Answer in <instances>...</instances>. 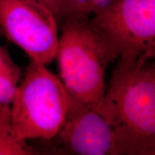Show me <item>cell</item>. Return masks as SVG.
I'll use <instances>...</instances> for the list:
<instances>
[{"label":"cell","mask_w":155,"mask_h":155,"mask_svg":"<svg viewBox=\"0 0 155 155\" xmlns=\"http://www.w3.org/2000/svg\"><path fill=\"white\" fill-rule=\"evenodd\" d=\"M0 30L30 60L51 63L57 53L58 18L37 0H0Z\"/></svg>","instance_id":"5"},{"label":"cell","mask_w":155,"mask_h":155,"mask_svg":"<svg viewBox=\"0 0 155 155\" xmlns=\"http://www.w3.org/2000/svg\"><path fill=\"white\" fill-rule=\"evenodd\" d=\"M115 0H63L58 19L81 18L99 12Z\"/></svg>","instance_id":"9"},{"label":"cell","mask_w":155,"mask_h":155,"mask_svg":"<svg viewBox=\"0 0 155 155\" xmlns=\"http://www.w3.org/2000/svg\"><path fill=\"white\" fill-rule=\"evenodd\" d=\"M2 35H3L2 34V31H1V30H0V37L2 36Z\"/></svg>","instance_id":"11"},{"label":"cell","mask_w":155,"mask_h":155,"mask_svg":"<svg viewBox=\"0 0 155 155\" xmlns=\"http://www.w3.org/2000/svg\"><path fill=\"white\" fill-rule=\"evenodd\" d=\"M26 141L17 139L13 129L10 106H0V155L33 154Z\"/></svg>","instance_id":"8"},{"label":"cell","mask_w":155,"mask_h":155,"mask_svg":"<svg viewBox=\"0 0 155 155\" xmlns=\"http://www.w3.org/2000/svg\"><path fill=\"white\" fill-rule=\"evenodd\" d=\"M58 142L78 155H120L115 134L98 111L69 94Z\"/></svg>","instance_id":"6"},{"label":"cell","mask_w":155,"mask_h":155,"mask_svg":"<svg viewBox=\"0 0 155 155\" xmlns=\"http://www.w3.org/2000/svg\"><path fill=\"white\" fill-rule=\"evenodd\" d=\"M89 18L63 19L55 58L68 93L96 110L106 91V68L116 58Z\"/></svg>","instance_id":"2"},{"label":"cell","mask_w":155,"mask_h":155,"mask_svg":"<svg viewBox=\"0 0 155 155\" xmlns=\"http://www.w3.org/2000/svg\"><path fill=\"white\" fill-rule=\"evenodd\" d=\"M116 59L155 55V0H115L89 18Z\"/></svg>","instance_id":"4"},{"label":"cell","mask_w":155,"mask_h":155,"mask_svg":"<svg viewBox=\"0 0 155 155\" xmlns=\"http://www.w3.org/2000/svg\"><path fill=\"white\" fill-rule=\"evenodd\" d=\"M69 96L61 79L43 64L30 60L10 106L17 139L55 138L66 116Z\"/></svg>","instance_id":"3"},{"label":"cell","mask_w":155,"mask_h":155,"mask_svg":"<svg viewBox=\"0 0 155 155\" xmlns=\"http://www.w3.org/2000/svg\"><path fill=\"white\" fill-rule=\"evenodd\" d=\"M147 55L119 58L97 111L115 134L120 155L155 154V66Z\"/></svg>","instance_id":"1"},{"label":"cell","mask_w":155,"mask_h":155,"mask_svg":"<svg viewBox=\"0 0 155 155\" xmlns=\"http://www.w3.org/2000/svg\"><path fill=\"white\" fill-rule=\"evenodd\" d=\"M40 2L45 5L47 6L50 10H51L55 16L57 17L58 19L60 12H61L62 8V4H63V0H37Z\"/></svg>","instance_id":"10"},{"label":"cell","mask_w":155,"mask_h":155,"mask_svg":"<svg viewBox=\"0 0 155 155\" xmlns=\"http://www.w3.org/2000/svg\"><path fill=\"white\" fill-rule=\"evenodd\" d=\"M21 79V70L7 48L0 46V106H10Z\"/></svg>","instance_id":"7"}]
</instances>
